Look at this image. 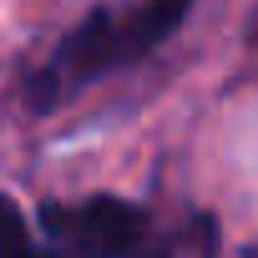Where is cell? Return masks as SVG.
Returning <instances> with one entry per match:
<instances>
[{"label": "cell", "instance_id": "cell-2", "mask_svg": "<svg viewBox=\"0 0 258 258\" xmlns=\"http://www.w3.org/2000/svg\"><path fill=\"white\" fill-rule=\"evenodd\" d=\"M41 228L56 243V258H142L152 248L147 208L96 192L86 203H46Z\"/></svg>", "mask_w": 258, "mask_h": 258}, {"label": "cell", "instance_id": "cell-3", "mask_svg": "<svg viewBox=\"0 0 258 258\" xmlns=\"http://www.w3.org/2000/svg\"><path fill=\"white\" fill-rule=\"evenodd\" d=\"M0 258H56V248H46V243L31 238L26 213L6 192H0Z\"/></svg>", "mask_w": 258, "mask_h": 258}, {"label": "cell", "instance_id": "cell-1", "mask_svg": "<svg viewBox=\"0 0 258 258\" xmlns=\"http://www.w3.org/2000/svg\"><path fill=\"white\" fill-rule=\"evenodd\" d=\"M182 21H187V0H142V6H96V11H86L61 36L51 61L26 81L31 111H56L71 91L91 86L96 76L147 61Z\"/></svg>", "mask_w": 258, "mask_h": 258}]
</instances>
